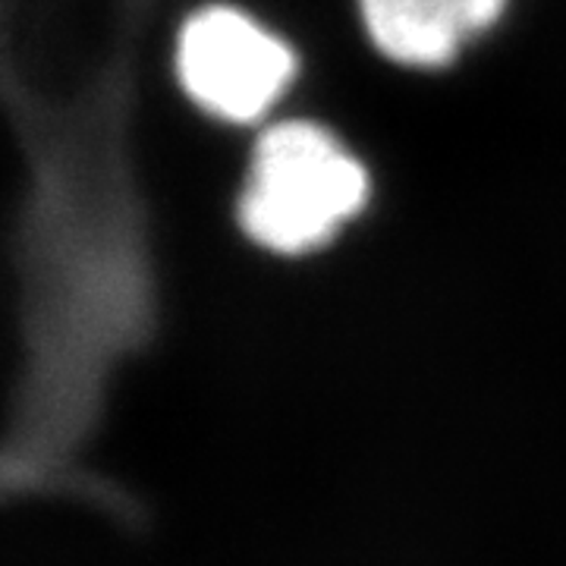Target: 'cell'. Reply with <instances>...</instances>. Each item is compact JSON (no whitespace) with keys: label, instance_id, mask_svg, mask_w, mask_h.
Listing matches in <instances>:
<instances>
[{"label":"cell","instance_id":"6da1fadb","mask_svg":"<svg viewBox=\"0 0 566 566\" xmlns=\"http://www.w3.org/2000/svg\"><path fill=\"white\" fill-rule=\"evenodd\" d=\"M368 199L363 164L315 123L268 129L252 155L240 218L245 233L281 255L327 243Z\"/></svg>","mask_w":566,"mask_h":566},{"label":"cell","instance_id":"3957f363","mask_svg":"<svg viewBox=\"0 0 566 566\" xmlns=\"http://www.w3.org/2000/svg\"><path fill=\"white\" fill-rule=\"evenodd\" d=\"M506 0H363L371 41L406 66H444L504 13Z\"/></svg>","mask_w":566,"mask_h":566},{"label":"cell","instance_id":"7a4b0ae2","mask_svg":"<svg viewBox=\"0 0 566 566\" xmlns=\"http://www.w3.org/2000/svg\"><path fill=\"white\" fill-rule=\"evenodd\" d=\"M177 73L202 111L230 123H252L281 102L296 57L243 10L205 7L182 25Z\"/></svg>","mask_w":566,"mask_h":566}]
</instances>
